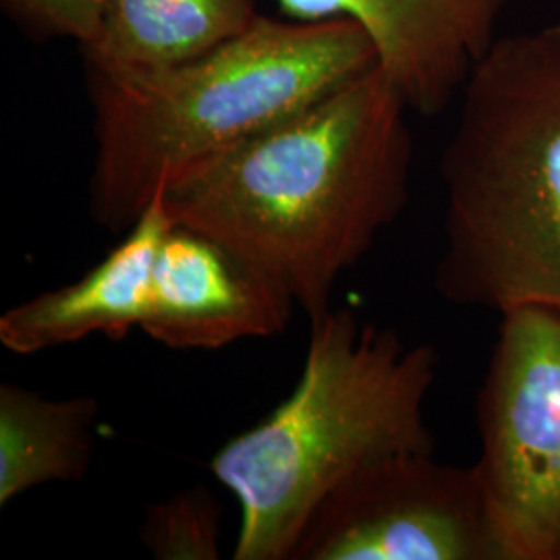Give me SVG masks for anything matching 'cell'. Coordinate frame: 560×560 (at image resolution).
<instances>
[{
    "mask_svg": "<svg viewBox=\"0 0 560 560\" xmlns=\"http://www.w3.org/2000/svg\"><path fill=\"white\" fill-rule=\"evenodd\" d=\"M411 110L378 65L162 189L175 224L221 241L310 322L409 203Z\"/></svg>",
    "mask_w": 560,
    "mask_h": 560,
    "instance_id": "6da1fadb",
    "label": "cell"
},
{
    "mask_svg": "<svg viewBox=\"0 0 560 560\" xmlns=\"http://www.w3.org/2000/svg\"><path fill=\"white\" fill-rule=\"evenodd\" d=\"M376 65L353 21L260 15L212 52L164 69L88 71L96 154L90 217L125 233L162 189Z\"/></svg>",
    "mask_w": 560,
    "mask_h": 560,
    "instance_id": "7a4b0ae2",
    "label": "cell"
},
{
    "mask_svg": "<svg viewBox=\"0 0 560 560\" xmlns=\"http://www.w3.org/2000/svg\"><path fill=\"white\" fill-rule=\"evenodd\" d=\"M439 355L347 307L310 322L293 393L217 451L210 471L237 499L233 559L291 560L324 499L363 469L434 453L425 405Z\"/></svg>",
    "mask_w": 560,
    "mask_h": 560,
    "instance_id": "3957f363",
    "label": "cell"
},
{
    "mask_svg": "<svg viewBox=\"0 0 560 560\" xmlns=\"http://www.w3.org/2000/svg\"><path fill=\"white\" fill-rule=\"evenodd\" d=\"M441 179L442 298L560 307V21L501 34L474 67Z\"/></svg>",
    "mask_w": 560,
    "mask_h": 560,
    "instance_id": "277c9868",
    "label": "cell"
},
{
    "mask_svg": "<svg viewBox=\"0 0 560 560\" xmlns=\"http://www.w3.org/2000/svg\"><path fill=\"white\" fill-rule=\"evenodd\" d=\"M476 463L502 560H560V307L501 314Z\"/></svg>",
    "mask_w": 560,
    "mask_h": 560,
    "instance_id": "5b68a950",
    "label": "cell"
},
{
    "mask_svg": "<svg viewBox=\"0 0 560 560\" xmlns=\"http://www.w3.org/2000/svg\"><path fill=\"white\" fill-rule=\"evenodd\" d=\"M291 560H502L476 465L434 453L368 467L330 492Z\"/></svg>",
    "mask_w": 560,
    "mask_h": 560,
    "instance_id": "8992f818",
    "label": "cell"
},
{
    "mask_svg": "<svg viewBox=\"0 0 560 560\" xmlns=\"http://www.w3.org/2000/svg\"><path fill=\"white\" fill-rule=\"evenodd\" d=\"M291 21L345 20L370 38L376 65L411 115L439 117L459 101L499 40L511 0H275Z\"/></svg>",
    "mask_w": 560,
    "mask_h": 560,
    "instance_id": "52a82bcc",
    "label": "cell"
},
{
    "mask_svg": "<svg viewBox=\"0 0 560 560\" xmlns=\"http://www.w3.org/2000/svg\"><path fill=\"white\" fill-rule=\"evenodd\" d=\"M298 305L231 247L173 224L159 249L141 332L179 351L279 337Z\"/></svg>",
    "mask_w": 560,
    "mask_h": 560,
    "instance_id": "ba28073f",
    "label": "cell"
},
{
    "mask_svg": "<svg viewBox=\"0 0 560 560\" xmlns=\"http://www.w3.org/2000/svg\"><path fill=\"white\" fill-rule=\"evenodd\" d=\"M175 222L162 191L80 280L21 301L0 316V345L36 355L101 335L125 340L148 316L162 241Z\"/></svg>",
    "mask_w": 560,
    "mask_h": 560,
    "instance_id": "9c48e42d",
    "label": "cell"
},
{
    "mask_svg": "<svg viewBox=\"0 0 560 560\" xmlns=\"http://www.w3.org/2000/svg\"><path fill=\"white\" fill-rule=\"evenodd\" d=\"M260 18L258 0H104L85 67L148 71L198 59Z\"/></svg>",
    "mask_w": 560,
    "mask_h": 560,
    "instance_id": "30bf717a",
    "label": "cell"
},
{
    "mask_svg": "<svg viewBox=\"0 0 560 560\" xmlns=\"http://www.w3.org/2000/svg\"><path fill=\"white\" fill-rule=\"evenodd\" d=\"M101 405L94 397L48 399L0 386V504L46 486L80 481L94 457Z\"/></svg>",
    "mask_w": 560,
    "mask_h": 560,
    "instance_id": "8fae6325",
    "label": "cell"
},
{
    "mask_svg": "<svg viewBox=\"0 0 560 560\" xmlns=\"http://www.w3.org/2000/svg\"><path fill=\"white\" fill-rule=\"evenodd\" d=\"M221 504L194 486L148 509L141 541L161 560H217L221 557Z\"/></svg>",
    "mask_w": 560,
    "mask_h": 560,
    "instance_id": "7c38bea8",
    "label": "cell"
},
{
    "mask_svg": "<svg viewBox=\"0 0 560 560\" xmlns=\"http://www.w3.org/2000/svg\"><path fill=\"white\" fill-rule=\"evenodd\" d=\"M104 0H0L2 11L36 38H71L81 50L101 34Z\"/></svg>",
    "mask_w": 560,
    "mask_h": 560,
    "instance_id": "4fadbf2b",
    "label": "cell"
}]
</instances>
